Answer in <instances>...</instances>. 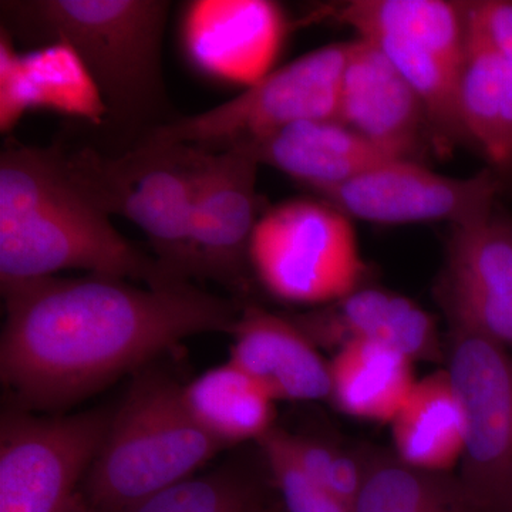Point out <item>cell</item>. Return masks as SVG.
<instances>
[{
    "instance_id": "cell-4",
    "label": "cell",
    "mask_w": 512,
    "mask_h": 512,
    "mask_svg": "<svg viewBox=\"0 0 512 512\" xmlns=\"http://www.w3.org/2000/svg\"><path fill=\"white\" fill-rule=\"evenodd\" d=\"M70 184L97 210L119 215L147 235L157 261L180 282L198 278L192 214L207 151L148 137L126 153L92 144L50 146Z\"/></svg>"
},
{
    "instance_id": "cell-18",
    "label": "cell",
    "mask_w": 512,
    "mask_h": 512,
    "mask_svg": "<svg viewBox=\"0 0 512 512\" xmlns=\"http://www.w3.org/2000/svg\"><path fill=\"white\" fill-rule=\"evenodd\" d=\"M229 148L247 151L316 194L396 160L338 120L301 121Z\"/></svg>"
},
{
    "instance_id": "cell-15",
    "label": "cell",
    "mask_w": 512,
    "mask_h": 512,
    "mask_svg": "<svg viewBox=\"0 0 512 512\" xmlns=\"http://www.w3.org/2000/svg\"><path fill=\"white\" fill-rule=\"evenodd\" d=\"M291 319L318 348L336 352L352 342H369L413 363L439 362L444 357L436 319L406 296L383 289L363 286Z\"/></svg>"
},
{
    "instance_id": "cell-19",
    "label": "cell",
    "mask_w": 512,
    "mask_h": 512,
    "mask_svg": "<svg viewBox=\"0 0 512 512\" xmlns=\"http://www.w3.org/2000/svg\"><path fill=\"white\" fill-rule=\"evenodd\" d=\"M390 426L397 460L419 470L453 471L463 458L466 426L448 370L417 380Z\"/></svg>"
},
{
    "instance_id": "cell-13",
    "label": "cell",
    "mask_w": 512,
    "mask_h": 512,
    "mask_svg": "<svg viewBox=\"0 0 512 512\" xmlns=\"http://www.w3.org/2000/svg\"><path fill=\"white\" fill-rule=\"evenodd\" d=\"M288 29L284 10L269 0H195L185 6L180 36L198 73L247 89L272 72Z\"/></svg>"
},
{
    "instance_id": "cell-8",
    "label": "cell",
    "mask_w": 512,
    "mask_h": 512,
    "mask_svg": "<svg viewBox=\"0 0 512 512\" xmlns=\"http://www.w3.org/2000/svg\"><path fill=\"white\" fill-rule=\"evenodd\" d=\"M448 373L466 426L460 476L488 512H512V352L450 330Z\"/></svg>"
},
{
    "instance_id": "cell-3",
    "label": "cell",
    "mask_w": 512,
    "mask_h": 512,
    "mask_svg": "<svg viewBox=\"0 0 512 512\" xmlns=\"http://www.w3.org/2000/svg\"><path fill=\"white\" fill-rule=\"evenodd\" d=\"M69 269L153 288L181 284L70 184L52 148L9 146L0 156V284Z\"/></svg>"
},
{
    "instance_id": "cell-2",
    "label": "cell",
    "mask_w": 512,
    "mask_h": 512,
    "mask_svg": "<svg viewBox=\"0 0 512 512\" xmlns=\"http://www.w3.org/2000/svg\"><path fill=\"white\" fill-rule=\"evenodd\" d=\"M170 8L165 0H3L0 16L13 43L72 47L106 107L92 146L121 154L180 117L161 59Z\"/></svg>"
},
{
    "instance_id": "cell-10",
    "label": "cell",
    "mask_w": 512,
    "mask_h": 512,
    "mask_svg": "<svg viewBox=\"0 0 512 512\" xmlns=\"http://www.w3.org/2000/svg\"><path fill=\"white\" fill-rule=\"evenodd\" d=\"M501 185L490 167L456 178L414 161L393 160L318 195L349 218L375 224L447 221L463 227L493 214Z\"/></svg>"
},
{
    "instance_id": "cell-28",
    "label": "cell",
    "mask_w": 512,
    "mask_h": 512,
    "mask_svg": "<svg viewBox=\"0 0 512 512\" xmlns=\"http://www.w3.org/2000/svg\"><path fill=\"white\" fill-rule=\"evenodd\" d=\"M275 485L288 512H355V507L340 500L309 477L282 444L278 429L259 441Z\"/></svg>"
},
{
    "instance_id": "cell-26",
    "label": "cell",
    "mask_w": 512,
    "mask_h": 512,
    "mask_svg": "<svg viewBox=\"0 0 512 512\" xmlns=\"http://www.w3.org/2000/svg\"><path fill=\"white\" fill-rule=\"evenodd\" d=\"M128 512H262L254 485L220 470L161 491Z\"/></svg>"
},
{
    "instance_id": "cell-1",
    "label": "cell",
    "mask_w": 512,
    "mask_h": 512,
    "mask_svg": "<svg viewBox=\"0 0 512 512\" xmlns=\"http://www.w3.org/2000/svg\"><path fill=\"white\" fill-rule=\"evenodd\" d=\"M0 289V377L25 412L79 402L191 336L231 333L241 313L191 282L140 288L89 274Z\"/></svg>"
},
{
    "instance_id": "cell-7",
    "label": "cell",
    "mask_w": 512,
    "mask_h": 512,
    "mask_svg": "<svg viewBox=\"0 0 512 512\" xmlns=\"http://www.w3.org/2000/svg\"><path fill=\"white\" fill-rule=\"evenodd\" d=\"M348 52L349 42L312 50L272 70L234 99L195 116H180L148 137L222 151L301 121L338 120Z\"/></svg>"
},
{
    "instance_id": "cell-21",
    "label": "cell",
    "mask_w": 512,
    "mask_h": 512,
    "mask_svg": "<svg viewBox=\"0 0 512 512\" xmlns=\"http://www.w3.org/2000/svg\"><path fill=\"white\" fill-rule=\"evenodd\" d=\"M359 36L406 40L460 70L467 40V3L446 0H353L330 13Z\"/></svg>"
},
{
    "instance_id": "cell-23",
    "label": "cell",
    "mask_w": 512,
    "mask_h": 512,
    "mask_svg": "<svg viewBox=\"0 0 512 512\" xmlns=\"http://www.w3.org/2000/svg\"><path fill=\"white\" fill-rule=\"evenodd\" d=\"M355 512H488L458 474L426 471L394 458L369 463Z\"/></svg>"
},
{
    "instance_id": "cell-30",
    "label": "cell",
    "mask_w": 512,
    "mask_h": 512,
    "mask_svg": "<svg viewBox=\"0 0 512 512\" xmlns=\"http://www.w3.org/2000/svg\"><path fill=\"white\" fill-rule=\"evenodd\" d=\"M62 512H101L94 508L89 501L84 498V495L77 491L76 494L73 495L72 500L66 504V507L63 508Z\"/></svg>"
},
{
    "instance_id": "cell-20",
    "label": "cell",
    "mask_w": 512,
    "mask_h": 512,
    "mask_svg": "<svg viewBox=\"0 0 512 512\" xmlns=\"http://www.w3.org/2000/svg\"><path fill=\"white\" fill-rule=\"evenodd\" d=\"M329 399L355 419L392 423L417 380L413 362L384 346L352 342L329 362Z\"/></svg>"
},
{
    "instance_id": "cell-29",
    "label": "cell",
    "mask_w": 512,
    "mask_h": 512,
    "mask_svg": "<svg viewBox=\"0 0 512 512\" xmlns=\"http://www.w3.org/2000/svg\"><path fill=\"white\" fill-rule=\"evenodd\" d=\"M467 12L488 42L512 64V0H474Z\"/></svg>"
},
{
    "instance_id": "cell-11",
    "label": "cell",
    "mask_w": 512,
    "mask_h": 512,
    "mask_svg": "<svg viewBox=\"0 0 512 512\" xmlns=\"http://www.w3.org/2000/svg\"><path fill=\"white\" fill-rule=\"evenodd\" d=\"M450 330L491 340L512 352V217L495 208L453 227L437 286Z\"/></svg>"
},
{
    "instance_id": "cell-22",
    "label": "cell",
    "mask_w": 512,
    "mask_h": 512,
    "mask_svg": "<svg viewBox=\"0 0 512 512\" xmlns=\"http://www.w3.org/2000/svg\"><path fill=\"white\" fill-rule=\"evenodd\" d=\"M183 400L198 426L225 447L261 441L275 429V400L232 362L184 386Z\"/></svg>"
},
{
    "instance_id": "cell-17",
    "label": "cell",
    "mask_w": 512,
    "mask_h": 512,
    "mask_svg": "<svg viewBox=\"0 0 512 512\" xmlns=\"http://www.w3.org/2000/svg\"><path fill=\"white\" fill-rule=\"evenodd\" d=\"M229 362L244 370L275 402L329 399V362L289 316L248 305L231 330Z\"/></svg>"
},
{
    "instance_id": "cell-6",
    "label": "cell",
    "mask_w": 512,
    "mask_h": 512,
    "mask_svg": "<svg viewBox=\"0 0 512 512\" xmlns=\"http://www.w3.org/2000/svg\"><path fill=\"white\" fill-rule=\"evenodd\" d=\"M249 262L269 295L316 308L363 288L367 272L352 221L322 198H296L262 214Z\"/></svg>"
},
{
    "instance_id": "cell-25",
    "label": "cell",
    "mask_w": 512,
    "mask_h": 512,
    "mask_svg": "<svg viewBox=\"0 0 512 512\" xmlns=\"http://www.w3.org/2000/svg\"><path fill=\"white\" fill-rule=\"evenodd\" d=\"M375 43L419 96L439 140H467L458 111L460 70L430 50L386 35L360 36Z\"/></svg>"
},
{
    "instance_id": "cell-27",
    "label": "cell",
    "mask_w": 512,
    "mask_h": 512,
    "mask_svg": "<svg viewBox=\"0 0 512 512\" xmlns=\"http://www.w3.org/2000/svg\"><path fill=\"white\" fill-rule=\"evenodd\" d=\"M278 433L295 463L309 477L340 500L355 507L365 484L369 463H362L359 458L350 456L348 451L322 441L291 436L281 430Z\"/></svg>"
},
{
    "instance_id": "cell-24",
    "label": "cell",
    "mask_w": 512,
    "mask_h": 512,
    "mask_svg": "<svg viewBox=\"0 0 512 512\" xmlns=\"http://www.w3.org/2000/svg\"><path fill=\"white\" fill-rule=\"evenodd\" d=\"M467 3V2H466ZM507 64L467 12V40L458 73V111L468 141L495 171L501 156Z\"/></svg>"
},
{
    "instance_id": "cell-9",
    "label": "cell",
    "mask_w": 512,
    "mask_h": 512,
    "mask_svg": "<svg viewBox=\"0 0 512 512\" xmlns=\"http://www.w3.org/2000/svg\"><path fill=\"white\" fill-rule=\"evenodd\" d=\"M111 416L92 410L40 419L25 410L0 423V512H62L99 453Z\"/></svg>"
},
{
    "instance_id": "cell-14",
    "label": "cell",
    "mask_w": 512,
    "mask_h": 512,
    "mask_svg": "<svg viewBox=\"0 0 512 512\" xmlns=\"http://www.w3.org/2000/svg\"><path fill=\"white\" fill-rule=\"evenodd\" d=\"M338 121L387 156L414 163L431 130L423 103L402 73L375 43L360 36L349 42Z\"/></svg>"
},
{
    "instance_id": "cell-12",
    "label": "cell",
    "mask_w": 512,
    "mask_h": 512,
    "mask_svg": "<svg viewBox=\"0 0 512 512\" xmlns=\"http://www.w3.org/2000/svg\"><path fill=\"white\" fill-rule=\"evenodd\" d=\"M259 167L251 154L238 148L205 154L191 228L198 278L234 289L247 284L249 248L261 218Z\"/></svg>"
},
{
    "instance_id": "cell-5",
    "label": "cell",
    "mask_w": 512,
    "mask_h": 512,
    "mask_svg": "<svg viewBox=\"0 0 512 512\" xmlns=\"http://www.w3.org/2000/svg\"><path fill=\"white\" fill-rule=\"evenodd\" d=\"M224 444L188 413L183 387L141 376L116 414L80 493L101 512H128L194 477Z\"/></svg>"
},
{
    "instance_id": "cell-16",
    "label": "cell",
    "mask_w": 512,
    "mask_h": 512,
    "mask_svg": "<svg viewBox=\"0 0 512 512\" xmlns=\"http://www.w3.org/2000/svg\"><path fill=\"white\" fill-rule=\"evenodd\" d=\"M50 110L100 128L106 107L92 77L66 43L18 53L0 30V128L8 133L30 110Z\"/></svg>"
}]
</instances>
